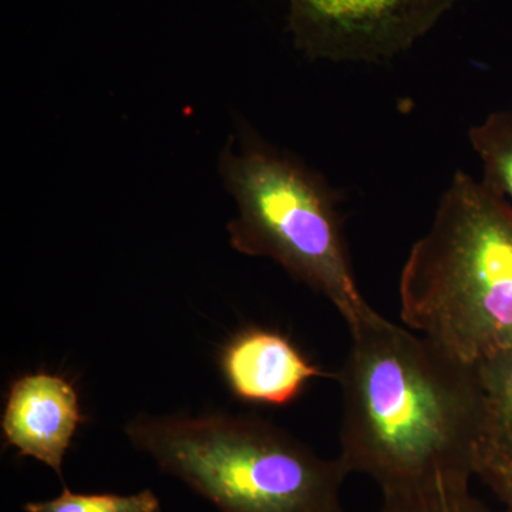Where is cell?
Instances as JSON below:
<instances>
[{
    "instance_id": "12",
    "label": "cell",
    "mask_w": 512,
    "mask_h": 512,
    "mask_svg": "<svg viewBox=\"0 0 512 512\" xmlns=\"http://www.w3.org/2000/svg\"><path fill=\"white\" fill-rule=\"evenodd\" d=\"M477 477L504 505L505 512H512V450L490 441L481 457Z\"/></svg>"
},
{
    "instance_id": "10",
    "label": "cell",
    "mask_w": 512,
    "mask_h": 512,
    "mask_svg": "<svg viewBox=\"0 0 512 512\" xmlns=\"http://www.w3.org/2000/svg\"><path fill=\"white\" fill-rule=\"evenodd\" d=\"M26 512H161L160 498L151 490L136 494H83L64 488L52 500L23 505Z\"/></svg>"
},
{
    "instance_id": "5",
    "label": "cell",
    "mask_w": 512,
    "mask_h": 512,
    "mask_svg": "<svg viewBox=\"0 0 512 512\" xmlns=\"http://www.w3.org/2000/svg\"><path fill=\"white\" fill-rule=\"evenodd\" d=\"M464 0H289V25L306 55L377 63L402 55Z\"/></svg>"
},
{
    "instance_id": "7",
    "label": "cell",
    "mask_w": 512,
    "mask_h": 512,
    "mask_svg": "<svg viewBox=\"0 0 512 512\" xmlns=\"http://www.w3.org/2000/svg\"><path fill=\"white\" fill-rule=\"evenodd\" d=\"M83 421L79 396L62 376L30 373L10 386L2 417L6 443L62 477L64 456Z\"/></svg>"
},
{
    "instance_id": "1",
    "label": "cell",
    "mask_w": 512,
    "mask_h": 512,
    "mask_svg": "<svg viewBox=\"0 0 512 512\" xmlns=\"http://www.w3.org/2000/svg\"><path fill=\"white\" fill-rule=\"evenodd\" d=\"M350 329L338 373L340 460L383 497L467 487L491 441L477 365L377 313Z\"/></svg>"
},
{
    "instance_id": "8",
    "label": "cell",
    "mask_w": 512,
    "mask_h": 512,
    "mask_svg": "<svg viewBox=\"0 0 512 512\" xmlns=\"http://www.w3.org/2000/svg\"><path fill=\"white\" fill-rule=\"evenodd\" d=\"M468 138L483 163L481 184L512 207V111L490 114Z\"/></svg>"
},
{
    "instance_id": "6",
    "label": "cell",
    "mask_w": 512,
    "mask_h": 512,
    "mask_svg": "<svg viewBox=\"0 0 512 512\" xmlns=\"http://www.w3.org/2000/svg\"><path fill=\"white\" fill-rule=\"evenodd\" d=\"M220 367L238 400L274 407L295 402L313 379L330 377L284 333L261 326L235 333L221 350Z\"/></svg>"
},
{
    "instance_id": "11",
    "label": "cell",
    "mask_w": 512,
    "mask_h": 512,
    "mask_svg": "<svg viewBox=\"0 0 512 512\" xmlns=\"http://www.w3.org/2000/svg\"><path fill=\"white\" fill-rule=\"evenodd\" d=\"M376 512H497L467 487L434 488L420 493L387 495ZM505 512V511H504Z\"/></svg>"
},
{
    "instance_id": "4",
    "label": "cell",
    "mask_w": 512,
    "mask_h": 512,
    "mask_svg": "<svg viewBox=\"0 0 512 512\" xmlns=\"http://www.w3.org/2000/svg\"><path fill=\"white\" fill-rule=\"evenodd\" d=\"M220 173L237 205L228 225L235 251L281 265L349 328L377 315L357 288L335 192L318 173L245 130L224 148Z\"/></svg>"
},
{
    "instance_id": "9",
    "label": "cell",
    "mask_w": 512,
    "mask_h": 512,
    "mask_svg": "<svg viewBox=\"0 0 512 512\" xmlns=\"http://www.w3.org/2000/svg\"><path fill=\"white\" fill-rule=\"evenodd\" d=\"M490 419L491 441L512 450V348L477 363Z\"/></svg>"
},
{
    "instance_id": "2",
    "label": "cell",
    "mask_w": 512,
    "mask_h": 512,
    "mask_svg": "<svg viewBox=\"0 0 512 512\" xmlns=\"http://www.w3.org/2000/svg\"><path fill=\"white\" fill-rule=\"evenodd\" d=\"M403 322L464 362L512 348V207L457 173L400 275Z\"/></svg>"
},
{
    "instance_id": "3",
    "label": "cell",
    "mask_w": 512,
    "mask_h": 512,
    "mask_svg": "<svg viewBox=\"0 0 512 512\" xmlns=\"http://www.w3.org/2000/svg\"><path fill=\"white\" fill-rule=\"evenodd\" d=\"M131 444L221 512H348L349 471L264 420L205 414L140 416Z\"/></svg>"
}]
</instances>
